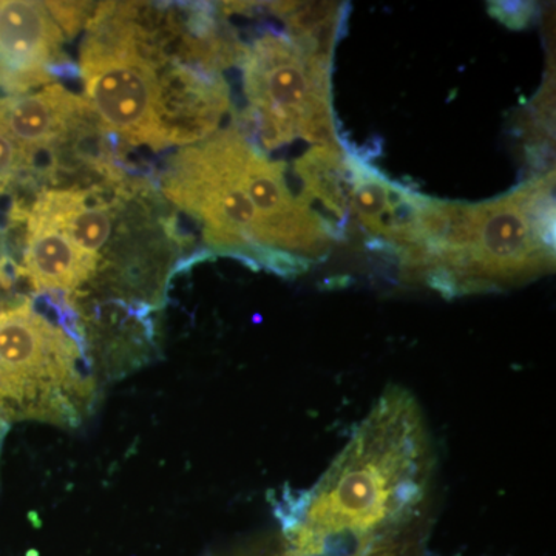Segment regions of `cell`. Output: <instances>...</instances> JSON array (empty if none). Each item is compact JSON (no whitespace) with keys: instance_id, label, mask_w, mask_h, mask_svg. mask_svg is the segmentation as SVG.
Wrapping results in <instances>:
<instances>
[{"instance_id":"6da1fadb","label":"cell","mask_w":556,"mask_h":556,"mask_svg":"<svg viewBox=\"0 0 556 556\" xmlns=\"http://www.w3.org/2000/svg\"><path fill=\"white\" fill-rule=\"evenodd\" d=\"M431 470L422 413L412 394L380 397L328 473L285 515L288 556H367L379 530L413 515Z\"/></svg>"},{"instance_id":"7a4b0ae2","label":"cell","mask_w":556,"mask_h":556,"mask_svg":"<svg viewBox=\"0 0 556 556\" xmlns=\"http://www.w3.org/2000/svg\"><path fill=\"white\" fill-rule=\"evenodd\" d=\"M79 72L90 115L129 144H195L215 134L229 108L222 80L172 64L139 24L134 3L97 10Z\"/></svg>"},{"instance_id":"3957f363","label":"cell","mask_w":556,"mask_h":556,"mask_svg":"<svg viewBox=\"0 0 556 556\" xmlns=\"http://www.w3.org/2000/svg\"><path fill=\"white\" fill-rule=\"evenodd\" d=\"M402 265L450 295L547 274L555 265L554 175L481 204L422 197L416 244L402 255Z\"/></svg>"},{"instance_id":"277c9868","label":"cell","mask_w":556,"mask_h":556,"mask_svg":"<svg viewBox=\"0 0 556 556\" xmlns=\"http://www.w3.org/2000/svg\"><path fill=\"white\" fill-rule=\"evenodd\" d=\"M65 311L33 300L0 309V416L76 428L97 404V379Z\"/></svg>"},{"instance_id":"5b68a950","label":"cell","mask_w":556,"mask_h":556,"mask_svg":"<svg viewBox=\"0 0 556 556\" xmlns=\"http://www.w3.org/2000/svg\"><path fill=\"white\" fill-rule=\"evenodd\" d=\"M331 53L287 33L268 31L241 51L249 119L268 150L303 138L340 148L329 104Z\"/></svg>"},{"instance_id":"8992f818","label":"cell","mask_w":556,"mask_h":556,"mask_svg":"<svg viewBox=\"0 0 556 556\" xmlns=\"http://www.w3.org/2000/svg\"><path fill=\"white\" fill-rule=\"evenodd\" d=\"M247 142V135L230 127L179 150L164 174V195L200 223L212 247L269 255V266L281 273L287 254L270 251L265 223L241 177Z\"/></svg>"},{"instance_id":"52a82bcc","label":"cell","mask_w":556,"mask_h":556,"mask_svg":"<svg viewBox=\"0 0 556 556\" xmlns=\"http://www.w3.org/2000/svg\"><path fill=\"white\" fill-rule=\"evenodd\" d=\"M64 35L47 2H0V87L27 93L51 79Z\"/></svg>"},{"instance_id":"ba28073f","label":"cell","mask_w":556,"mask_h":556,"mask_svg":"<svg viewBox=\"0 0 556 556\" xmlns=\"http://www.w3.org/2000/svg\"><path fill=\"white\" fill-rule=\"evenodd\" d=\"M87 105L61 84L42 90L0 98V130L9 135L31 161L64 141Z\"/></svg>"},{"instance_id":"9c48e42d","label":"cell","mask_w":556,"mask_h":556,"mask_svg":"<svg viewBox=\"0 0 556 556\" xmlns=\"http://www.w3.org/2000/svg\"><path fill=\"white\" fill-rule=\"evenodd\" d=\"M21 273L39 294L56 292L72 299L90 283L98 268L80 254L60 226L31 206Z\"/></svg>"},{"instance_id":"30bf717a","label":"cell","mask_w":556,"mask_h":556,"mask_svg":"<svg viewBox=\"0 0 556 556\" xmlns=\"http://www.w3.org/2000/svg\"><path fill=\"white\" fill-rule=\"evenodd\" d=\"M33 207L60 226L80 254L100 268L102 251L115 230V215L104 200L91 195L90 190L53 188L42 190Z\"/></svg>"},{"instance_id":"8fae6325","label":"cell","mask_w":556,"mask_h":556,"mask_svg":"<svg viewBox=\"0 0 556 556\" xmlns=\"http://www.w3.org/2000/svg\"><path fill=\"white\" fill-rule=\"evenodd\" d=\"M490 13L511 28H525L533 17L532 3L497 2L490 3Z\"/></svg>"},{"instance_id":"7c38bea8","label":"cell","mask_w":556,"mask_h":556,"mask_svg":"<svg viewBox=\"0 0 556 556\" xmlns=\"http://www.w3.org/2000/svg\"><path fill=\"white\" fill-rule=\"evenodd\" d=\"M7 428H9V422L0 416V450H2L3 438H5Z\"/></svg>"}]
</instances>
